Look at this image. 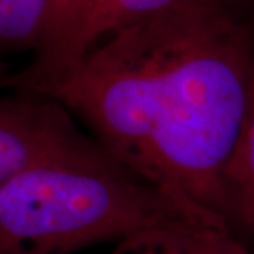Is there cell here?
<instances>
[{
	"label": "cell",
	"instance_id": "cell-1",
	"mask_svg": "<svg viewBox=\"0 0 254 254\" xmlns=\"http://www.w3.org/2000/svg\"><path fill=\"white\" fill-rule=\"evenodd\" d=\"M253 83L254 0H179L101 40L45 96L132 175L223 225Z\"/></svg>",
	"mask_w": 254,
	"mask_h": 254
},
{
	"label": "cell",
	"instance_id": "cell-2",
	"mask_svg": "<svg viewBox=\"0 0 254 254\" xmlns=\"http://www.w3.org/2000/svg\"><path fill=\"white\" fill-rule=\"evenodd\" d=\"M191 220L213 221L98 149L37 165L0 189V254H74Z\"/></svg>",
	"mask_w": 254,
	"mask_h": 254
},
{
	"label": "cell",
	"instance_id": "cell-3",
	"mask_svg": "<svg viewBox=\"0 0 254 254\" xmlns=\"http://www.w3.org/2000/svg\"><path fill=\"white\" fill-rule=\"evenodd\" d=\"M103 149L58 101L0 91V189L22 172Z\"/></svg>",
	"mask_w": 254,
	"mask_h": 254
},
{
	"label": "cell",
	"instance_id": "cell-4",
	"mask_svg": "<svg viewBox=\"0 0 254 254\" xmlns=\"http://www.w3.org/2000/svg\"><path fill=\"white\" fill-rule=\"evenodd\" d=\"M101 0H53L42 42L5 89L47 94L91 50V25Z\"/></svg>",
	"mask_w": 254,
	"mask_h": 254
},
{
	"label": "cell",
	"instance_id": "cell-5",
	"mask_svg": "<svg viewBox=\"0 0 254 254\" xmlns=\"http://www.w3.org/2000/svg\"><path fill=\"white\" fill-rule=\"evenodd\" d=\"M220 218L245 251L254 254V83L245 127L221 179Z\"/></svg>",
	"mask_w": 254,
	"mask_h": 254
},
{
	"label": "cell",
	"instance_id": "cell-6",
	"mask_svg": "<svg viewBox=\"0 0 254 254\" xmlns=\"http://www.w3.org/2000/svg\"><path fill=\"white\" fill-rule=\"evenodd\" d=\"M108 254H248L225 226L191 220L132 236Z\"/></svg>",
	"mask_w": 254,
	"mask_h": 254
},
{
	"label": "cell",
	"instance_id": "cell-7",
	"mask_svg": "<svg viewBox=\"0 0 254 254\" xmlns=\"http://www.w3.org/2000/svg\"><path fill=\"white\" fill-rule=\"evenodd\" d=\"M53 0H0V83L5 91L13 71L7 58L32 55L42 42Z\"/></svg>",
	"mask_w": 254,
	"mask_h": 254
},
{
	"label": "cell",
	"instance_id": "cell-8",
	"mask_svg": "<svg viewBox=\"0 0 254 254\" xmlns=\"http://www.w3.org/2000/svg\"><path fill=\"white\" fill-rule=\"evenodd\" d=\"M175 2L179 0H101L91 25V50L111 33L152 17Z\"/></svg>",
	"mask_w": 254,
	"mask_h": 254
},
{
	"label": "cell",
	"instance_id": "cell-9",
	"mask_svg": "<svg viewBox=\"0 0 254 254\" xmlns=\"http://www.w3.org/2000/svg\"><path fill=\"white\" fill-rule=\"evenodd\" d=\"M0 91H2V83H0Z\"/></svg>",
	"mask_w": 254,
	"mask_h": 254
}]
</instances>
